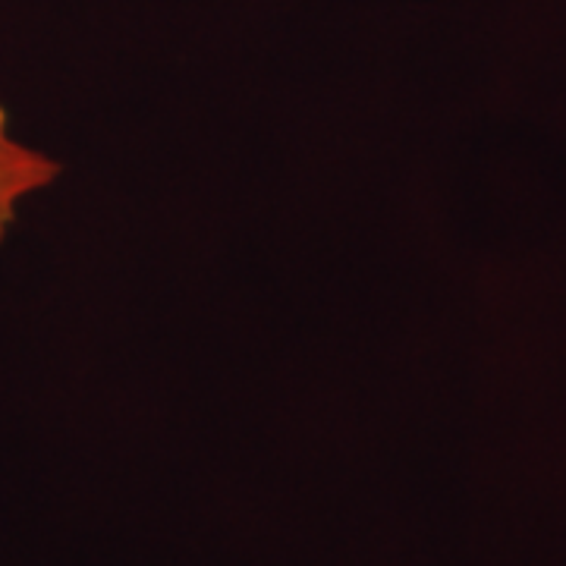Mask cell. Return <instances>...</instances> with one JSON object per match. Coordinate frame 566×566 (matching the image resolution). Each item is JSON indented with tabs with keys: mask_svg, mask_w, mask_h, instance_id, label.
I'll return each mask as SVG.
<instances>
[{
	"mask_svg": "<svg viewBox=\"0 0 566 566\" xmlns=\"http://www.w3.org/2000/svg\"><path fill=\"white\" fill-rule=\"evenodd\" d=\"M61 174L63 164L57 158L13 136L10 114L0 104V245L17 227L22 202L61 180Z\"/></svg>",
	"mask_w": 566,
	"mask_h": 566,
	"instance_id": "6da1fadb",
	"label": "cell"
}]
</instances>
